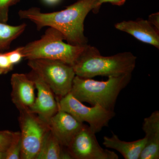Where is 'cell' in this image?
I'll list each match as a JSON object with an SVG mask.
<instances>
[{
    "mask_svg": "<svg viewBox=\"0 0 159 159\" xmlns=\"http://www.w3.org/2000/svg\"><path fill=\"white\" fill-rule=\"evenodd\" d=\"M97 0H78L61 11L45 13L37 7L19 11L22 19L30 20L37 30L51 27L61 32L67 43L83 47L87 45L84 34V21L89 12L93 9Z\"/></svg>",
    "mask_w": 159,
    "mask_h": 159,
    "instance_id": "6da1fadb",
    "label": "cell"
},
{
    "mask_svg": "<svg viewBox=\"0 0 159 159\" xmlns=\"http://www.w3.org/2000/svg\"><path fill=\"white\" fill-rule=\"evenodd\" d=\"M136 60V57L129 52L103 56L97 48L87 44L72 66L76 76L82 78L109 77L132 74Z\"/></svg>",
    "mask_w": 159,
    "mask_h": 159,
    "instance_id": "7a4b0ae2",
    "label": "cell"
},
{
    "mask_svg": "<svg viewBox=\"0 0 159 159\" xmlns=\"http://www.w3.org/2000/svg\"><path fill=\"white\" fill-rule=\"evenodd\" d=\"M132 74L110 76L106 81L75 76L70 92L81 102L99 105L106 109L114 111L119 93L130 82Z\"/></svg>",
    "mask_w": 159,
    "mask_h": 159,
    "instance_id": "3957f363",
    "label": "cell"
},
{
    "mask_svg": "<svg viewBox=\"0 0 159 159\" xmlns=\"http://www.w3.org/2000/svg\"><path fill=\"white\" fill-rule=\"evenodd\" d=\"M61 32L49 27L39 39L22 47L25 59H48L63 61L72 66L84 46L80 47L64 42Z\"/></svg>",
    "mask_w": 159,
    "mask_h": 159,
    "instance_id": "277c9868",
    "label": "cell"
},
{
    "mask_svg": "<svg viewBox=\"0 0 159 159\" xmlns=\"http://www.w3.org/2000/svg\"><path fill=\"white\" fill-rule=\"evenodd\" d=\"M28 66L60 99L70 92L76 76L72 66L56 60H29Z\"/></svg>",
    "mask_w": 159,
    "mask_h": 159,
    "instance_id": "5b68a950",
    "label": "cell"
},
{
    "mask_svg": "<svg viewBox=\"0 0 159 159\" xmlns=\"http://www.w3.org/2000/svg\"><path fill=\"white\" fill-rule=\"evenodd\" d=\"M19 113L21 159H36L50 129L48 123L34 113L29 111Z\"/></svg>",
    "mask_w": 159,
    "mask_h": 159,
    "instance_id": "8992f818",
    "label": "cell"
},
{
    "mask_svg": "<svg viewBox=\"0 0 159 159\" xmlns=\"http://www.w3.org/2000/svg\"><path fill=\"white\" fill-rule=\"evenodd\" d=\"M57 99L58 110L70 114L81 123L87 122L96 134L100 132L103 127L108 126L111 119L116 116L114 111L106 109L98 104L92 107L84 105L70 93Z\"/></svg>",
    "mask_w": 159,
    "mask_h": 159,
    "instance_id": "52a82bcc",
    "label": "cell"
},
{
    "mask_svg": "<svg viewBox=\"0 0 159 159\" xmlns=\"http://www.w3.org/2000/svg\"><path fill=\"white\" fill-rule=\"evenodd\" d=\"M95 134L89 125L83 124L66 148L72 159H119L114 152L100 146Z\"/></svg>",
    "mask_w": 159,
    "mask_h": 159,
    "instance_id": "ba28073f",
    "label": "cell"
},
{
    "mask_svg": "<svg viewBox=\"0 0 159 159\" xmlns=\"http://www.w3.org/2000/svg\"><path fill=\"white\" fill-rule=\"evenodd\" d=\"M28 75L34 80L37 91V97L30 111L48 123L58 111L57 99L50 87L34 72L31 70Z\"/></svg>",
    "mask_w": 159,
    "mask_h": 159,
    "instance_id": "9c48e42d",
    "label": "cell"
},
{
    "mask_svg": "<svg viewBox=\"0 0 159 159\" xmlns=\"http://www.w3.org/2000/svg\"><path fill=\"white\" fill-rule=\"evenodd\" d=\"M11 99L19 111L31 110L35 101V84L28 74L15 73L11 77Z\"/></svg>",
    "mask_w": 159,
    "mask_h": 159,
    "instance_id": "30bf717a",
    "label": "cell"
},
{
    "mask_svg": "<svg viewBox=\"0 0 159 159\" xmlns=\"http://www.w3.org/2000/svg\"><path fill=\"white\" fill-rule=\"evenodd\" d=\"M50 130L63 147L67 148L83 125L70 114L58 110L48 122Z\"/></svg>",
    "mask_w": 159,
    "mask_h": 159,
    "instance_id": "8fae6325",
    "label": "cell"
},
{
    "mask_svg": "<svg viewBox=\"0 0 159 159\" xmlns=\"http://www.w3.org/2000/svg\"><path fill=\"white\" fill-rule=\"evenodd\" d=\"M115 28L130 34L142 42L149 44L159 49V30L148 20L123 21L117 23Z\"/></svg>",
    "mask_w": 159,
    "mask_h": 159,
    "instance_id": "7c38bea8",
    "label": "cell"
},
{
    "mask_svg": "<svg viewBox=\"0 0 159 159\" xmlns=\"http://www.w3.org/2000/svg\"><path fill=\"white\" fill-rule=\"evenodd\" d=\"M146 143L139 159H159V111H153L142 124Z\"/></svg>",
    "mask_w": 159,
    "mask_h": 159,
    "instance_id": "4fadbf2b",
    "label": "cell"
},
{
    "mask_svg": "<svg viewBox=\"0 0 159 159\" xmlns=\"http://www.w3.org/2000/svg\"><path fill=\"white\" fill-rule=\"evenodd\" d=\"M146 140L145 137L133 142H125L112 133L111 137L104 136L102 144L107 148L115 149L120 152L125 159H139Z\"/></svg>",
    "mask_w": 159,
    "mask_h": 159,
    "instance_id": "5bb4252c",
    "label": "cell"
},
{
    "mask_svg": "<svg viewBox=\"0 0 159 159\" xmlns=\"http://www.w3.org/2000/svg\"><path fill=\"white\" fill-rule=\"evenodd\" d=\"M66 148L61 145L50 130L36 159H71Z\"/></svg>",
    "mask_w": 159,
    "mask_h": 159,
    "instance_id": "9a60e30c",
    "label": "cell"
},
{
    "mask_svg": "<svg viewBox=\"0 0 159 159\" xmlns=\"http://www.w3.org/2000/svg\"><path fill=\"white\" fill-rule=\"evenodd\" d=\"M26 27L25 24L15 26L0 22V52L9 50L11 43L22 34Z\"/></svg>",
    "mask_w": 159,
    "mask_h": 159,
    "instance_id": "2e32d148",
    "label": "cell"
},
{
    "mask_svg": "<svg viewBox=\"0 0 159 159\" xmlns=\"http://www.w3.org/2000/svg\"><path fill=\"white\" fill-rule=\"evenodd\" d=\"M24 58L22 47L13 51L0 52V75L8 74Z\"/></svg>",
    "mask_w": 159,
    "mask_h": 159,
    "instance_id": "e0dca14e",
    "label": "cell"
},
{
    "mask_svg": "<svg viewBox=\"0 0 159 159\" xmlns=\"http://www.w3.org/2000/svg\"><path fill=\"white\" fill-rule=\"evenodd\" d=\"M20 137V132L0 130V151L6 152L9 147Z\"/></svg>",
    "mask_w": 159,
    "mask_h": 159,
    "instance_id": "ac0fdd59",
    "label": "cell"
},
{
    "mask_svg": "<svg viewBox=\"0 0 159 159\" xmlns=\"http://www.w3.org/2000/svg\"><path fill=\"white\" fill-rule=\"evenodd\" d=\"M20 0H0V22L7 23L9 20V9Z\"/></svg>",
    "mask_w": 159,
    "mask_h": 159,
    "instance_id": "d6986e66",
    "label": "cell"
},
{
    "mask_svg": "<svg viewBox=\"0 0 159 159\" xmlns=\"http://www.w3.org/2000/svg\"><path fill=\"white\" fill-rule=\"evenodd\" d=\"M22 146L20 137L9 147L6 153L5 159H21Z\"/></svg>",
    "mask_w": 159,
    "mask_h": 159,
    "instance_id": "ffe728a7",
    "label": "cell"
},
{
    "mask_svg": "<svg viewBox=\"0 0 159 159\" xmlns=\"http://www.w3.org/2000/svg\"><path fill=\"white\" fill-rule=\"evenodd\" d=\"M125 1L126 0H97L92 11L94 13H98L103 3L108 2L114 6H121L124 5Z\"/></svg>",
    "mask_w": 159,
    "mask_h": 159,
    "instance_id": "44dd1931",
    "label": "cell"
},
{
    "mask_svg": "<svg viewBox=\"0 0 159 159\" xmlns=\"http://www.w3.org/2000/svg\"><path fill=\"white\" fill-rule=\"evenodd\" d=\"M148 21L150 24L159 30V12H156L150 15L148 17Z\"/></svg>",
    "mask_w": 159,
    "mask_h": 159,
    "instance_id": "7402d4cb",
    "label": "cell"
},
{
    "mask_svg": "<svg viewBox=\"0 0 159 159\" xmlns=\"http://www.w3.org/2000/svg\"><path fill=\"white\" fill-rule=\"evenodd\" d=\"M59 0H44L46 3L48 4H50V5H53L57 3Z\"/></svg>",
    "mask_w": 159,
    "mask_h": 159,
    "instance_id": "603a6c76",
    "label": "cell"
},
{
    "mask_svg": "<svg viewBox=\"0 0 159 159\" xmlns=\"http://www.w3.org/2000/svg\"><path fill=\"white\" fill-rule=\"evenodd\" d=\"M6 159V153L0 151V159Z\"/></svg>",
    "mask_w": 159,
    "mask_h": 159,
    "instance_id": "cb8c5ba5",
    "label": "cell"
}]
</instances>
